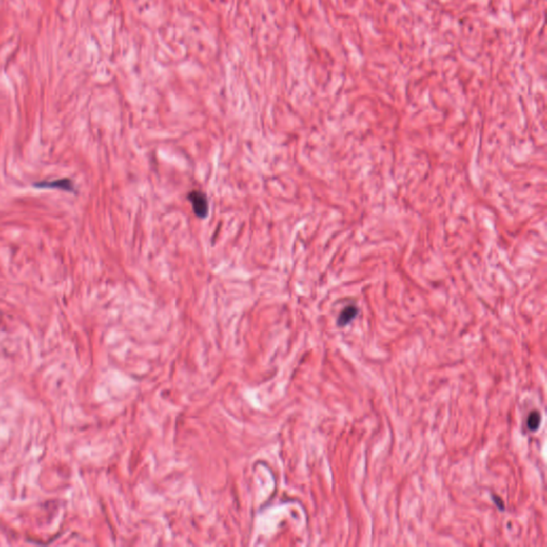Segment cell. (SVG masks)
<instances>
[{
  "instance_id": "obj_1",
  "label": "cell",
  "mask_w": 547,
  "mask_h": 547,
  "mask_svg": "<svg viewBox=\"0 0 547 547\" xmlns=\"http://www.w3.org/2000/svg\"><path fill=\"white\" fill-rule=\"evenodd\" d=\"M188 200L192 205V210L199 218H205L208 213L207 198L202 191L192 190L188 193Z\"/></svg>"
},
{
  "instance_id": "obj_2",
  "label": "cell",
  "mask_w": 547,
  "mask_h": 547,
  "mask_svg": "<svg viewBox=\"0 0 547 547\" xmlns=\"http://www.w3.org/2000/svg\"><path fill=\"white\" fill-rule=\"evenodd\" d=\"M35 187L38 188H60L62 190L67 191H73L74 186L73 182L70 179H61V180H55V181H43L34 183Z\"/></svg>"
},
{
  "instance_id": "obj_3",
  "label": "cell",
  "mask_w": 547,
  "mask_h": 547,
  "mask_svg": "<svg viewBox=\"0 0 547 547\" xmlns=\"http://www.w3.org/2000/svg\"><path fill=\"white\" fill-rule=\"evenodd\" d=\"M357 314L358 309L355 306H347L340 314L339 319H338V325H339V326H345L350 321L355 319Z\"/></svg>"
},
{
  "instance_id": "obj_4",
  "label": "cell",
  "mask_w": 547,
  "mask_h": 547,
  "mask_svg": "<svg viewBox=\"0 0 547 547\" xmlns=\"http://www.w3.org/2000/svg\"><path fill=\"white\" fill-rule=\"evenodd\" d=\"M541 424V415L538 412H532L529 414L527 419V427L529 431L536 432Z\"/></svg>"
},
{
  "instance_id": "obj_5",
  "label": "cell",
  "mask_w": 547,
  "mask_h": 547,
  "mask_svg": "<svg viewBox=\"0 0 547 547\" xmlns=\"http://www.w3.org/2000/svg\"><path fill=\"white\" fill-rule=\"evenodd\" d=\"M493 500L495 501V503H496V504L499 506V509H500V510H503V509H504V506L502 505V501H501L497 496H493Z\"/></svg>"
}]
</instances>
